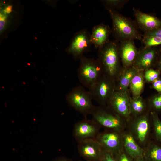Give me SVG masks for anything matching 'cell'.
Instances as JSON below:
<instances>
[{
    "mask_svg": "<svg viewBox=\"0 0 161 161\" xmlns=\"http://www.w3.org/2000/svg\"><path fill=\"white\" fill-rule=\"evenodd\" d=\"M120 57L125 68L132 66L139 52L133 40L123 41L119 47Z\"/></svg>",
    "mask_w": 161,
    "mask_h": 161,
    "instance_id": "4fadbf2b",
    "label": "cell"
},
{
    "mask_svg": "<svg viewBox=\"0 0 161 161\" xmlns=\"http://www.w3.org/2000/svg\"><path fill=\"white\" fill-rule=\"evenodd\" d=\"M119 47L116 42L109 41L98 49V59L103 73L115 81L120 71Z\"/></svg>",
    "mask_w": 161,
    "mask_h": 161,
    "instance_id": "6da1fadb",
    "label": "cell"
},
{
    "mask_svg": "<svg viewBox=\"0 0 161 161\" xmlns=\"http://www.w3.org/2000/svg\"><path fill=\"white\" fill-rule=\"evenodd\" d=\"M133 161H146L143 157L134 159Z\"/></svg>",
    "mask_w": 161,
    "mask_h": 161,
    "instance_id": "d6a6232c",
    "label": "cell"
},
{
    "mask_svg": "<svg viewBox=\"0 0 161 161\" xmlns=\"http://www.w3.org/2000/svg\"><path fill=\"white\" fill-rule=\"evenodd\" d=\"M144 36H154L161 38V27L146 32Z\"/></svg>",
    "mask_w": 161,
    "mask_h": 161,
    "instance_id": "f1b7e54d",
    "label": "cell"
},
{
    "mask_svg": "<svg viewBox=\"0 0 161 161\" xmlns=\"http://www.w3.org/2000/svg\"><path fill=\"white\" fill-rule=\"evenodd\" d=\"M80 59L77 71L78 78L80 83L89 90L102 76L103 69L97 58H88L83 55Z\"/></svg>",
    "mask_w": 161,
    "mask_h": 161,
    "instance_id": "3957f363",
    "label": "cell"
},
{
    "mask_svg": "<svg viewBox=\"0 0 161 161\" xmlns=\"http://www.w3.org/2000/svg\"><path fill=\"white\" fill-rule=\"evenodd\" d=\"M138 71L132 66L121 70L115 80V91H129L130 83Z\"/></svg>",
    "mask_w": 161,
    "mask_h": 161,
    "instance_id": "ac0fdd59",
    "label": "cell"
},
{
    "mask_svg": "<svg viewBox=\"0 0 161 161\" xmlns=\"http://www.w3.org/2000/svg\"><path fill=\"white\" fill-rule=\"evenodd\" d=\"M156 54V50L154 47H145L139 52L132 66L138 70L143 71L150 69Z\"/></svg>",
    "mask_w": 161,
    "mask_h": 161,
    "instance_id": "5bb4252c",
    "label": "cell"
},
{
    "mask_svg": "<svg viewBox=\"0 0 161 161\" xmlns=\"http://www.w3.org/2000/svg\"><path fill=\"white\" fill-rule=\"evenodd\" d=\"M150 113L152 122L151 138L161 144V120L157 114Z\"/></svg>",
    "mask_w": 161,
    "mask_h": 161,
    "instance_id": "7402d4cb",
    "label": "cell"
},
{
    "mask_svg": "<svg viewBox=\"0 0 161 161\" xmlns=\"http://www.w3.org/2000/svg\"><path fill=\"white\" fill-rule=\"evenodd\" d=\"M126 129L138 145L143 148L152 139V122L149 111L139 116L131 117L127 122Z\"/></svg>",
    "mask_w": 161,
    "mask_h": 161,
    "instance_id": "7a4b0ae2",
    "label": "cell"
},
{
    "mask_svg": "<svg viewBox=\"0 0 161 161\" xmlns=\"http://www.w3.org/2000/svg\"><path fill=\"white\" fill-rule=\"evenodd\" d=\"M126 1L122 0H106L102 1V2L105 6L108 7V9H113L121 6Z\"/></svg>",
    "mask_w": 161,
    "mask_h": 161,
    "instance_id": "4316f807",
    "label": "cell"
},
{
    "mask_svg": "<svg viewBox=\"0 0 161 161\" xmlns=\"http://www.w3.org/2000/svg\"><path fill=\"white\" fill-rule=\"evenodd\" d=\"M147 103L150 112H154L158 114L161 112V93L152 95Z\"/></svg>",
    "mask_w": 161,
    "mask_h": 161,
    "instance_id": "603a6c76",
    "label": "cell"
},
{
    "mask_svg": "<svg viewBox=\"0 0 161 161\" xmlns=\"http://www.w3.org/2000/svg\"><path fill=\"white\" fill-rule=\"evenodd\" d=\"M152 86L158 93H161V78H159L153 82Z\"/></svg>",
    "mask_w": 161,
    "mask_h": 161,
    "instance_id": "f546056e",
    "label": "cell"
},
{
    "mask_svg": "<svg viewBox=\"0 0 161 161\" xmlns=\"http://www.w3.org/2000/svg\"><path fill=\"white\" fill-rule=\"evenodd\" d=\"M92 100L90 92L80 85L73 88L66 96L69 105L85 117L91 115L95 108Z\"/></svg>",
    "mask_w": 161,
    "mask_h": 161,
    "instance_id": "5b68a950",
    "label": "cell"
},
{
    "mask_svg": "<svg viewBox=\"0 0 161 161\" xmlns=\"http://www.w3.org/2000/svg\"><path fill=\"white\" fill-rule=\"evenodd\" d=\"M143 149V156L146 161H161V143L151 139Z\"/></svg>",
    "mask_w": 161,
    "mask_h": 161,
    "instance_id": "d6986e66",
    "label": "cell"
},
{
    "mask_svg": "<svg viewBox=\"0 0 161 161\" xmlns=\"http://www.w3.org/2000/svg\"><path fill=\"white\" fill-rule=\"evenodd\" d=\"M123 148L133 159L143 157V149L126 129L122 132Z\"/></svg>",
    "mask_w": 161,
    "mask_h": 161,
    "instance_id": "e0dca14e",
    "label": "cell"
},
{
    "mask_svg": "<svg viewBox=\"0 0 161 161\" xmlns=\"http://www.w3.org/2000/svg\"><path fill=\"white\" fill-rule=\"evenodd\" d=\"M91 115L92 119L104 129L122 132L126 129L127 121L107 105L95 106Z\"/></svg>",
    "mask_w": 161,
    "mask_h": 161,
    "instance_id": "277c9868",
    "label": "cell"
},
{
    "mask_svg": "<svg viewBox=\"0 0 161 161\" xmlns=\"http://www.w3.org/2000/svg\"><path fill=\"white\" fill-rule=\"evenodd\" d=\"M115 81L103 73L97 82L89 90L93 100L99 105L106 106L115 91Z\"/></svg>",
    "mask_w": 161,
    "mask_h": 161,
    "instance_id": "52a82bcc",
    "label": "cell"
},
{
    "mask_svg": "<svg viewBox=\"0 0 161 161\" xmlns=\"http://www.w3.org/2000/svg\"><path fill=\"white\" fill-rule=\"evenodd\" d=\"M101 161H116L114 156L110 153L103 150Z\"/></svg>",
    "mask_w": 161,
    "mask_h": 161,
    "instance_id": "83f0119b",
    "label": "cell"
},
{
    "mask_svg": "<svg viewBox=\"0 0 161 161\" xmlns=\"http://www.w3.org/2000/svg\"><path fill=\"white\" fill-rule=\"evenodd\" d=\"M145 81L144 72L138 70L132 79L129 86L133 97L140 95L144 87Z\"/></svg>",
    "mask_w": 161,
    "mask_h": 161,
    "instance_id": "44dd1931",
    "label": "cell"
},
{
    "mask_svg": "<svg viewBox=\"0 0 161 161\" xmlns=\"http://www.w3.org/2000/svg\"><path fill=\"white\" fill-rule=\"evenodd\" d=\"M52 161H72L71 160L64 157L57 158Z\"/></svg>",
    "mask_w": 161,
    "mask_h": 161,
    "instance_id": "1f68e13d",
    "label": "cell"
},
{
    "mask_svg": "<svg viewBox=\"0 0 161 161\" xmlns=\"http://www.w3.org/2000/svg\"><path fill=\"white\" fill-rule=\"evenodd\" d=\"M129 108L131 117L139 116L149 111L147 102L140 95L131 97Z\"/></svg>",
    "mask_w": 161,
    "mask_h": 161,
    "instance_id": "ffe728a7",
    "label": "cell"
},
{
    "mask_svg": "<svg viewBox=\"0 0 161 161\" xmlns=\"http://www.w3.org/2000/svg\"><path fill=\"white\" fill-rule=\"evenodd\" d=\"M129 91H115L107 106L127 122L131 118Z\"/></svg>",
    "mask_w": 161,
    "mask_h": 161,
    "instance_id": "30bf717a",
    "label": "cell"
},
{
    "mask_svg": "<svg viewBox=\"0 0 161 161\" xmlns=\"http://www.w3.org/2000/svg\"><path fill=\"white\" fill-rule=\"evenodd\" d=\"M111 30L107 25L100 24L95 26L90 34V40L92 44L95 48L102 47L109 41V37Z\"/></svg>",
    "mask_w": 161,
    "mask_h": 161,
    "instance_id": "9a60e30c",
    "label": "cell"
},
{
    "mask_svg": "<svg viewBox=\"0 0 161 161\" xmlns=\"http://www.w3.org/2000/svg\"><path fill=\"white\" fill-rule=\"evenodd\" d=\"M134 14L139 26L148 32L161 27V21L157 17L133 8Z\"/></svg>",
    "mask_w": 161,
    "mask_h": 161,
    "instance_id": "2e32d148",
    "label": "cell"
},
{
    "mask_svg": "<svg viewBox=\"0 0 161 161\" xmlns=\"http://www.w3.org/2000/svg\"><path fill=\"white\" fill-rule=\"evenodd\" d=\"M160 72L159 70L149 69L144 72V77L146 81L148 82H152L159 78Z\"/></svg>",
    "mask_w": 161,
    "mask_h": 161,
    "instance_id": "d4e9b609",
    "label": "cell"
},
{
    "mask_svg": "<svg viewBox=\"0 0 161 161\" xmlns=\"http://www.w3.org/2000/svg\"><path fill=\"white\" fill-rule=\"evenodd\" d=\"M159 70L160 72V73H161V53L160 54L159 61Z\"/></svg>",
    "mask_w": 161,
    "mask_h": 161,
    "instance_id": "836d02e7",
    "label": "cell"
},
{
    "mask_svg": "<svg viewBox=\"0 0 161 161\" xmlns=\"http://www.w3.org/2000/svg\"><path fill=\"white\" fill-rule=\"evenodd\" d=\"M0 13V31H2L4 28L6 26V14L3 12Z\"/></svg>",
    "mask_w": 161,
    "mask_h": 161,
    "instance_id": "4dcf8cb0",
    "label": "cell"
},
{
    "mask_svg": "<svg viewBox=\"0 0 161 161\" xmlns=\"http://www.w3.org/2000/svg\"><path fill=\"white\" fill-rule=\"evenodd\" d=\"M112 22V30L118 38L124 39H140L141 37L134 24L113 9H108Z\"/></svg>",
    "mask_w": 161,
    "mask_h": 161,
    "instance_id": "8992f818",
    "label": "cell"
},
{
    "mask_svg": "<svg viewBox=\"0 0 161 161\" xmlns=\"http://www.w3.org/2000/svg\"></svg>",
    "mask_w": 161,
    "mask_h": 161,
    "instance_id": "e575fe53",
    "label": "cell"
},
{
    "mask_svg": "<svg viewBox=\"0 0 161 161\" xmlns=\"http://www.w3.org/2000/svg\"><path fill=\"white\" fill-rule=\"evenodd\" d=\"M116 161H133V159L123 148L114 156Z\"/></svg>",
    "mask_w": 161,
    "mask_h": 161,
    "instance_id": "484cf974",
    "label": "cell"
},
{
    "mask_svg": "<svg viewBox=\"0 0 161 161\" xmlns=\"http://www.w3.org/2000/svg\"><path fill=\"white\" fill-rule=\"evenodd\" d=\"M91 44L90 34L86 30L83 29L74 35L67 49V52L75 58H80Z\"/></svg>",
    "mask_w": 161,
    "mask_h": 161,
    "instance_id": "8fae6325",
    "label": "cell"
},
{
    "mask_svg": "<svg viewBox=\"0 0 161 161\" xmlns=\"http://www.w3.org/2000/svg\"><path fill=\"white\" fill-rule=\"evenodd\" d=\"M122 132L104 129L100 132L96 140L103 150L114 156L123 148Z\"/></svg>",
    "mask_w": 161,
    "mask_h": 161,
    "instance_id": "ba28073f",
    "label": "cell"
},
{
    "mask_svg": "<svg viewBox=\"0 0 161 161\" xmlns=\"http://www.w3.org/2000/svg\"><path fill=\"white\" fill-rule=\"evenodd\" d=\"M101 128L92 119L85 118L75 124L73 135L78 143L86 140L96 139Z\"/></svg>",
    "mask_w": 161,
    "mask_h": 161,
    "instance_id": "9c48e42d",
    "label": "cell"
},
{
    "mask_svg": "<svg viewBox=\"0 0 161 161\" xmlns=\"http://www.w3.org/2000/svg\"><path fill=\"white\" fill-rule=\"evenodd\" d=\"M78 150L87 161H101L103 149L96 139H89L78 143Z\"/></svg>",
    "mask_w": 161,
    "mask_h": 161,
    "instance_id": "7c38bea8",
    "label": "cell"
},
{
    "mask_svg": "<svg viewBox=\"0 0 161 161\" xmlns=\"http://www.w3.org/2000/svg\"><path fill=\"white\" fill-rule=\"evenodd\" d=\"M143 41L145 47H152L161 44V38L154 36H144Z\"/></svg>",
    "mask_w": 161,
    "mask_h": 161,
    "instance_id": "cb8c5ba5",
    "label": "cell"
}]
</instances>
